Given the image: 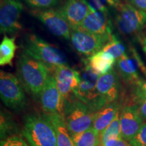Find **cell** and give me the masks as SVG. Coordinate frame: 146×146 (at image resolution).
<instances>
[{"label": "cell", "mask_w": 146, "mask_h": 146, "mask_svg": "<svg viewBox=\"0 0 146 146\" xmlns=\"http://www.w3.org/2000/svg\"><path fill=\"white\" fill-rule=\"evenodd\" d=\"M17 77L23 88L34 98L40 96L51 70L46 64L25 53L18 56L16 63Z\"/></svg>", "instance_id": "6da1fadb"}, {"label": "cell", "mask_w": 146, "mask_h": 146, "mask_svg": "<svg viewBox=\"0 0 146 146\" xmlns=\"http://www.w3.org/2000/svg\"><path fill=\"white\" fill-rule=\"evenodd\" d=\"M22 47L25 54L44 63L51 71L58 66L67 64V58L62 52L36 35H27Z\"/></svg>", "instance_id": "7a4b0ae2"}, {"label": "cell", "mask_w": 146, "mask_h": 146, "mask_svg": "<svg viewBox=\"0 0 146 146\" xmlns=\"http://www.w3.org/2000/svg\"><path fill=\"white\" fill-rule=\"evenodd\" d=\"M23 135L31 146H58L54 128L45 116H27Z\"/></svg>", "instance_id": "3957f363"}, {"label": "cell", "mask_w": 146, "mask_h": 146, "mask_svg": "<svg viewBox=\"0 0 146 146\" xmlns=\"http://www.w3.org/2000/svg\"><path fill=\"white\" fill-rule=\"evenodd\" d=\"M95 112L76 96L65 101L64 116L71 137L93 126Z\"/></svg>", "instance_id": "277c9868"}, {"label": "cell", "mask_w": 146, "mask_h": 146, "mask_svg": "<svg viewBox=\"0 0 146 146\" xmlns=\"http://www.w3.org/2000/svg\"><path fill=\"white\" fill-rule=\"evenodd\" d=\"M79 74L80 83L74 91V96L85 104L93 112H98L107 104L106 101L98 94L96 89L100 75L93 71L88 64L82 69Z\"/></svg>", "instance_id": "5b68a950"}, {"label": "cell", "mask_w": 146, "mask_h": 146, "mask_svg": "<svg viewBox=\"0 0 146 146\" xmlns=\"http://www.w3.org/2000/svg\"><path fill=\"white\" fill-rule=\"evenodd\" d=\"M0 97L6 106L14 110H21L26 105V97L18 77L3 70L0 72Z\"/></svg>", "instance_id": "8992f818"}, {"label": "cell", "mask_w": 146, "mask_h": 146, "mask_svg": "<svg viewBox=\"0 0 146 146\" xmlns=\"http://www.w3.org/2000/svg\"><path fill=\"white\" fill-rule=\"evenodd\" d=\"M111 36L91 33L78 28L71 30L70 39L76 52L91 57L104 48Z\"/></svg>", "instance_id": "52a82bcc"}, {"label": "cell", "mask_w": 146, "mask_h": 146, "mask_svg": "<svg viewBox=\"0 0 146 146\" xmlns=\"http://www.w3.org/2000/svg\"><path fill=\"white\" fill-rule=\"evenodd\" d=\"M115 18L118 31L124 35L135 33L146 27V12L130 3H123Z\"/></svg>", "instance_id": "ba28073f"}, {"label": "cell", "mask_w": 146, "mask_h": 146, "mask_svg": "<svg viewBox=\"0 0 146 146\" xmlns=\"http://www.w3.org/2000/svg\"><path fill=\"white\" fill-rule=\"evenodd\" d=\"M39 98L45 114H59L64 116L65 100L60 92L56 78L52 73L47 78Z\"/></svg>", "instance_id": "9c48e42d"}, {"label": "cell", "mask_w": 146, "mask_h": 146, "mask_svg": "<svg viewBox=\"0 0 146 146\" xmlns=\"http://www.w3.org/2000/svg\"><path fill=\"white\" fill-rule=\"evenodd\" d=\"M24 6L20 0H1L0 5L1 33L14 34L22 29L20 18Z\"/></svg>", "instance_id": "30bf717a"}, {"label": "cell", "mask_w": 146, "mask_h": 146, "mask_svg": "<svg viewBox=\"0 0 146 146\" xmlns=\"http://www.w3.org/2000/svg\"><path fill=\"white\" fill-rule=\"evenodd\" d=\"M33 14L53 35L65 39H70V26L59 10L52 8L36 10L33 12Z\"/></svg>", "instance_id": "8fae6325"}, {"label": "cell", "mask_w": 146, "mask_h": 146, "mask_svg": "<svg viewBox=\"0 0 146 146\" xmlns=\"http://www.w3.org/2000/svg\"><path fill=\"white\" fill-rule=\"evenodd\" d=\"M57 86L65 101L74 97V92L80 83L79 72L67 64L58 66L53 70Z\"/></svg>", "instance_id": "7c38bea8"}, {"label": "cell", "mask_w": 146, "mask_h": 146, "mask_svg": "<svg viewBox=\"0 0 146 146\" xmlns=\"http://www.w3.org/2000/svg\"><path fill=\"white\" fill-rule=\"evenodd\" d=\"M120 119L122 138L129 142L135 136L143 123L139 106L131 104L124 106L120 112Z\"/></svg>", "instance_id": "4fadbf2b"}, {"label": "cell", "mask_w": 146, "mask_h": 146, "mask_svg": "<svg viewBox=\"0 0 146 146\" xmlns=\"http://www.w3.org/2000/svg\"><path fill=\"white\" fill-rule=\"evenodd\" d=\"M93 10L86 0H66L59 10L72 29H78Z\"/></svg>", "instance_id": "5bb4252c"}, {"label": "cell", "mask_w": 146, "mask_h": 146, "mask_svg": "<svg viewBox=\"0 0 146 146\" xmlns=\"http://www.w3.org/2000/svg\"><path fill=\"white\" fill-rule=\"evenodd\" d=\"M96 89L107 104L117 101L120 94V81L116 71L112 68L105 74L100 76Z\"/></svg>", "instance_id": "9a60e30c"}, {"label": "cell", "mask_w": 146, "mask_h": 146, "mask_svg": "<svg viewBox=\"0 0 146 146\" xmlns=\"http://www.w3.org/2000/svg\"><path fill=\"white\" fill-rule=\"evenodd\" d=\"M108 14L93 10L81 23L79 28L87 32L101 35H112Z\"/></svg>", "instance_id": "2e32d148"}, {"label": "cell", "mask_w": 146, "mask_h": 146, "mask_svg": "<svg viewBox=\"0 0 146 146\" xmlns=\"http://www.w3.org/2000/svg\"><path fill=\"white\" fill-rule=\"evenodd\" d=\"M44 116L50 121L56 132L58 146H74L72 137L67 127L65 116L59 114H45Z\"/></svg>", "instance_id": "e0dca14e"}, {"label": "cell", "mask_w": 146, "mask_h": 146, "mask_svg": "<svg viewBox=\"0 0 146 146\" xmlns=\"http://www.w3.org/2000/svg\"><path fill=\"white\" fill-rule=\"evenodd\" d=\"M119 111L120 106L117 102L107 104L100 110L95 112L93 127L100 135V133L112 123Z\"/></svg>", "instance_id": "ac0fdd59"}, {"label": "cell", "mask_w": 146, "mask_h": 146, "mask_svg": "<svg viewBox=\"0 0 146 146\" xmlns=\"http://www.w3.org/2000/svg\"><path fill=\"white\" fill-rule=\"evenodd\" d=\"M135 62L131 60L126 54L116 61V66L118 74L121 76L124 81L133 85H138L141 80L139 78L137 72Z\"/></svg>", "instance_id": "d6986e66"}, {"label": "cell", "mask_w": 146, "mask_h": 146, "mask_svg": "<svg viewBox=\"0 0 146 146\" xmlns=\"http://www.w3.org/2000/svg\"><path fill=\"white\" fill-rule=\"evenodd\" d=\"M116 61L110 54L102 50L94 56L89 57L88 64L94 72L101 76L112 70Z\"/></svg>", "instance_id": "ffe728a7"}, {"label": "cell", "mask_w": 146, "mask_h": 146, "mask_svg": "<svg viewBox=\"0 0 146 146\" xmlns=\"http://www.w3.org/2000/svg\"><path fill=\"white\" fill-rule=\"evenodd\" d=\"M74 146H101L100 135L93 127L72 136Z\"/></svg>", "instance_id": "44dd1931"}, {"label": "cell", "mask_w": 146, "mask_h": 146, "mask_svg": "<svg viewBox=\"0 0 146 146\" xmlns=\"http://www.w3.org/2000/svg\"><path fill=\"white\" fill-rule=\"evenodd\" d=\"M17 45L15 43V37H8L5 35L0 45V65L12 66V60Z\"/></svg>", "instance_id": "7402d4cb"}, {"label": "cell", "mask_w": 146, "mask_h": 146, "mask_svg": "<svg viewBox=\"0 0 146 146\" xmlns=\"http://www.w3.org/2000/svg\"><path fill=\"white\" fill-rule=\"evenodd\" d=\"M120 112L119 111L116 117L102 132L100 133L101 144L110 139H121V128H120Z\"/></svg>", "instance_id": "603a6c76"}, {"label": "cell", "mask_w": 146, "mask_h": 146, "mask_svg": "<svg viewBox=\"0 0 146 146\" xmlns=\"http://www.w3.org/2000/svg\"><path fill=\"white\" fill-rule=\"evenodd\" d=\"M102 50L110 54L116 60L125 54V47L114 35H112L110 40Z\"/></svg>", "instance_id": "cb8c5ba5"}, {"label": "cell", "mask_w": 146, "mask_h": 146, "mask_svg": "<svg viewBox=\"0 0 146 146\" xmlns=\"http://www.w3.org/2000/svg\"><path fill=\"white\" fill-rule=\"evenodd\" d=\"M137 85L138 86L137 96L139 102V113L143 121H146V83L141 81Z\"/></svg>", "instance_id": "d4e9b609"}, {"label": "cell", "mask_w": 146, "mask_h": 146, "mask_svg": "<svg viewBox=\"0 0 146 146\" xmlns=\"http://www.w3.org/2000/svg\"><path fill=\"white\" fill-rule=\"evenodd\" d=\"M27 5L36 10L50 9L58 4L60 0H24Z\"/></svg>", "instance_id": "484cf974"}, {"label": "cell", "mask_w": 146, "mask_h": 146, "mask_svg": "<svg viewBox=\"0 0 146 146\" xmlns=\"http://www.w3.org/2000/svg\"><path fill=\"white\" fill-rule=\"evenodd\" d=\"M132 146H146V122L143 123L135 136L129 141Z\"/></svg>", "instance_id": "4316f807"}, {"label": "cell", "mask_w": 146, "mask_h": 146, "mask_svg": "<svg viewBox=\"0 0 146 146\" xmlns=\"http://www.w3.org/2000/svg\"><path fill=\"white\" fill-rule=\"evenodd\" d=\"M0 146H31L20 137L13 135L1 140Z\"/></svg>", "instance_id": "83f0119b"}, {"label": "cell", "mask_w": 146, "mask_h": 146, "mask_svg": "<svg viewBox=\"0 0 146 146\" xmlns=\"http://www.w3.org/2000/svg\"><path fill=\"white\" fill-rule=\"evenodd\" d=\"M101 146H132L123 138L121 139H110L101 144Z\"/></svg>", "instance_id": "f1b7e54d"}, {"label": "cell", "mask_w": 146, "mask_h": 146, "mask_svg": "<svg viewBox=\"0 0 146 146\" xmlns=\"http://www.w3.org/2000/svg\"><path fill=\"white\" fill-rule=\"evenodd\" d=\"M100 1L108 8H114L117 10L123 4L120 2V0H100Z\"/></svg>", "instance_id": "f546056e"}, {"label": "cell", "mask_w": 146, "mask_h": 146, "mask_svg": "<svg viewBox=\"0 0 146 146\" xmlns=\"http://www.w3.org/2000/svg\"><path fill=\"white\" fill-rule=\"evenodd\" d=\"M133 6L146 12V0H128Z\"/></svg>", "instance_id": "4dcf8cb0"}, {"label": "cell", "mask_w": 146, "mask_h": 146, "mask_svg": "<svg viewBox=\"0 0 146 146\" xmlns=\"http://www.w3.org/2000/svg\"><path fill=\"white\" fill-rule=\"evenodd\" d=\"M143 50L144 52L146 53V36L145 37V39H143Z\"/></svg>", "instance_id": "1f68e13d"}, {"label": "cell", "mask_w": 146, "mask_h": 146, "mask_svg": "<svg viewBox=\"0 0 146 146\" xmlns=\"http://www.w3.org/2000/svg\"><path fill=\"white\" fill-rule=\"evenodd\" d=\"M145 54H146V53H145Z\"/></svg>", "instance_id": "d6a6232c"}]
</instances>
